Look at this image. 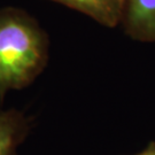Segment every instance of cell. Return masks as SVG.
I'll list each match as a JSON object with an SVG mask.
<instances>
[{"instance_id":"obj_5","label":"cell","mask_w":155,"mask_h":155,"mask_svg":"<svg viewBox=\"0 0 155 155\" xmlns=\"http://www.w3.org/2000/svg\"><path fill=\"white\" fill-rule=\"evenodd\" d=\"M136 155H155V141L150 143L148 146L144 150H141L140 153H138V154Z\"/></svg>"},{"instance_id":"obj_3","label":"cell","mask_w":155,"mask_h":155,"mask_svg":"<svg viewBox=\"0 0 155 155\" xmlns=\"http://www.w3.org/2000/svg\"><path fill=\"white\" fill-rule=\"evenodd\" d=\"M93 18L98 23L115 28L121 24L124 0H52Z\"/></svg>"},{"instance_id":"obj_4","label":"cell","mask_w":155,"mask_h":155,"mask_svg":"<svg viewBox=\"0 0 155 155\" xmlns=\"http://www.w3.org/2000/svg\"><path fill=\"white\" fill-rule=\"evenodd\" d=\"M30 131V118L16 109L0 111V155H16Z\"/></svg>"},{"instance_id":"obj_2","label":"cell","mask_w":155,"mask_h":155,"mask_svg":"<svg viewBox=\"0 0 155 155\" xmlns=\"http://www.w3.org/2000/svg\"><path fill=\"white\" fill-rule=\"evenodd\" d=\"M121 24L134 40L155 41V0H124Z\"/></svg>"},{"instance_id":"obj_1","label":"cell","mask_w":155,"mask_h":155,"mask_svg":"<svg viewBox=\"0 0 155 155\" xmlns=\"http://www.w3.org/2000/svg\"><path fill=\"white\" fill-rule=\"evenodd\" d=\"M48 37L25 11L0 9V100L33 83L48 62Z\"/></svg>"}]
</instances>
